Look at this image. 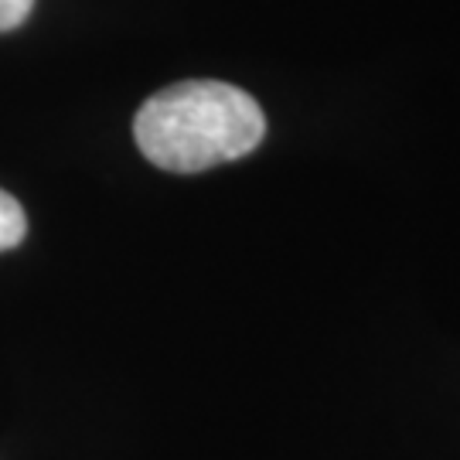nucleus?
<instances>
[{"mask_svg":"<svg viewBox=\"0 0 460 460\" xmlns=\"http://www.w3.org/2000/svg\"><path fill=\"white\" fill-rule=\"evenodd\" d=\"M34 0H0V34L21 28L31 14Z\"/></svg>","mask_w":460,"mask_h":460,"instance_id":"3","label":"nucleus"},{"mask_svg":"<svg viewBox=\"0 0 460 460\" xmlns=\"http://www.w3.org/2000/svg\"><path fill=\"white\" fill-rule=\"evenodd\" d=\"M24 235H28V215H24V208H21V201L14 195H7L0 188V252L14 249Z\"/></svg>","mask_w":460,"mask_h":460,"instance_id":"2","label":"nucleus"},{"mask_svg":"<svg viewBox=\"0 0 460 460\" xmlns=\"http://www.w3.org/2000/svg\"><path fill=\"white\" fill-rule=\"evenodd\" d=\"M133 137L154 167L201 174L260 147L266 116L239 85L191 79L157 89L133 116Z\"/></svg>","mask_w":460,"mask_h":460,"instance_id":"1","label":"nucleus"}]
</instances>
